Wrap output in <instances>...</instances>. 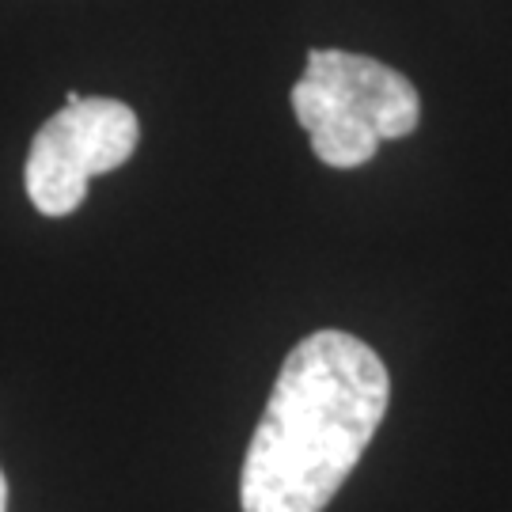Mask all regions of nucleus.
<instances>
[{
  "instance_id": "f257e3e1",
  "label": "nucleus",
  "mask_w": 512,
  "mask_h": 512,
  "mask_svg": "<svg viewBox=\"0 0 512 512\" xmlns=\"http://www.w3.org/2000/svg\"><path fill=\"white\" fill-rule=\"evenodd\" d=\"M391 380L376 349L346 330H315L285 357L258 421L243 512H323L387 414Z\"/></svg>"
},
{
  "instance_id": "f03ea898",
  "label": "nucleus",
  "mask_w": 512,
  "mask_h": 512,
  "mask_svg": "<svg viewBox=\"0 0 512 512\" xmlns=\"http://www.w3.org/2000/svg\"><path fill=\"white\" fill-rule=\"evenodd\" d=\"M296 122L311 152L327 167H361L384 141L418 129V88L391 65L349 50H311L308 69L293 84Z\"/></svg>"
},
{
  "instance_id": "7ed1b4c3",
  "label": "nucleus",
  "mask_w": 512,
  "mask_h": 512,
  "mask_svg": "<svg viewBox=\"0 0 512 512\" xmlns=\"http://www.w3.org/2000/svg\"><path fill=\"white\" fill-rule=\"evenodd\" d=\"M137 114L118 99L65 103L35 133L27 198L42 217H69L88 198L92 175H107L137 152Z\"/></svg>"
},
{
  "instance_id": "20e7f679",
  "label": "nucleus",
  "mask_w": 512,
  "mask_h": 512,
  "mask_svg": "<svg viewBox=\"0 0 512 512\" xmlns=\"http://www.w3.org/2000/svg\"><path fill=\"white\" fill-rule=\"evenodd\" d=\"M0 512H8V482H4V471H0Z\"/></svg>"
}]
</instances>
